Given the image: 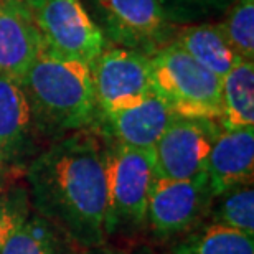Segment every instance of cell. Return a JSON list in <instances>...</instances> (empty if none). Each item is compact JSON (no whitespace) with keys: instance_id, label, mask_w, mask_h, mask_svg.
I'll return each instance as SVG.
<instances>
[{"instance_id":"cell-4","label":"cell","mask_w":254,"mask_h":254,"mask_svg":"<svg viewBox=\"0 0 254 254\" xmlns=\"http://www.w3.org/2000/svg\"><path fill=\"white\" fill-rule=\"evenodd\" d=\"M108 175V231L145 226L147 203L155 179L154 152L106 142Z\"/></svg>"},{"instance_id":"cell-5","label":"cell","mask_w":254,"mask_h":254,"mask_svg":"<svg viewBox=\"0 0 254 254\" xmlns=\"http://www.w3.org/2000/svg\"><path fill=\"white\" fill-rule=\"evenodd\" d=\"M32 17L43 48L60 58L93 64L106 37L81 0H38Z\"/></svg>"},{"instance_id":"cell-22","label":"cell","mask_w":254,"mask_h":254,"mask_svg":"<svg viewBox=\"0 0 254 254\" xmlns=\"http://www.w3.org/2000/svg\"><path fill=\"white\" fill-rule=\"evenodd\" d=\"M0 2H7V3H12L15 7H20L23 10H27V12L32 13V10L35 5L38 3V0H0Z\"/></svg>"},{"instance_id":"cell-3","label":"cell","mask_w":254,"mask_h":254,"mask_svg":"<svg viewBox=\"0 0 254 254\" xmlns=\"http://www.w3.org/2000/svg\"><path fill=\"white\" fill-rule=\"evenodd\" d=\"M149 60L155 94L175 116L221 119V78L175 43L157 48Z\"/></svg>"},{"instance_id":"cell-10","label":"cell","mask_w":254,"mask_h":254,"mask_svg":"<svg viewBox=\"0 0 254 254\" xmlns=\"http://www.w3.org/2000/svg\"><path fill=\"white\" fill-rule=\"evenodd\" d=\"M40 130L22 81L0 74V154L13 174H23L38 155Z\"/></svg>"},{"instance_id":"cell-11","label":"cell","mask_w":254,"mask_h":254,"mask_svg":"<svg viewBox=\"0 0 254 254\" xmlns=\"http://www.w3.org/2000/svg\"><path fill=\"white\" fill-rule=\"evenodd\" d=\"M174 116L159 96L152 94L129 108L101 114L98 123L101 124V132L109 140L132 149L152 150Z\"/></svg>"},{"instance_id":"cell-21","label":"cell","mask_w":254,"mask_h":254,"mask_svg":"<svg viewBox=\"0 0 254 254\" xmlns=\"http://www.w3.org/2000/svg\"><path fill=\"white\" fill-rule=\"evenodd\" d=\"M165 2L180 5V7H191V8H211V7H221L228 3L230 0H165Z\"/></svg>"},{"instance_id":"cell-1","label":"cell","mask_w":254,"mask_h":254,"mask_svg":"<svg viewBox=\"0 0 254 254\" xmlns=\"http://www.w3.org/2000/svg\"><path fill=\"white\" fill-rule=\"evenodd\" d=\"M30 205L79 250L106 245V144L89 129L53 140L25 169Z\"/></svg>"},{"instance_id":"cell-19","label":"cell","mask_w":254,"mask_h":254,"mask_svg":"<svg viewBox=\"0 0 254 254\" xmlns=\"http://www.w3.org/2000/svg\"><path fill=\"white\" fill-rule=\"evenodd\" d=\"M228 43L241 60L254 58V0H236L220 23Z\"/></svg>"},{"instance_id":"cell-23","label":"cell","mask_w":254,"mask_h":254,"mask_svg":"<svg viewBox=\"0 0 254 254\" xmlns=\"http://www.w3.org/2000/svg\"><path fill=\"white\" fill-rule=\"evenodd\" d=\"M129 254H164V253L157 251L155 248L150 245H139V246H135Z\"/></svg>"},{"instance_id":"cell-2","label":"cell","mask_w":254,"mask_h":254,"mask_svg":"<svg viewBox=\"0 0 254 254\" xmlns=\"http://www.w3.org/2000/svg\"><path fill=\"white\" fill-rule=\"evenodd\" d=\"M22 84L40 135H53L57 140L98 123L91 64L60 58L42 48Z\"/></svg>"},{"instance_id":"cell-15","label":"cell","mask_w":254,"mask_h":254,"mask_svg":"<svg viewBox=\"0 0 254 254\" xmlns=\"http://www.w3.org/2000/svg\"><path fill=\"white\" fill-rule=\"evenodd\" d=\"M170 254H254V236L220 223L203 221L177 238Z\"/></svg>"},{"instance_id":"cell-14","label":"cell","mask_w":254,"mask_h":254,"mask_svg":"<svg viewBox=\"0 0 254 254\" xmlns=\"http://www.w3.org/2000/svg\"><path fill=\"white\" fill-rule=\"evenodd\" d=\"M174 43L218 78L226 76L241 62V58L228 43L220 25L205 23L185 28L179 33Z\"/></svg>"},{"instance_id":"cell-7","label":"cell","mask_w":254,"mask_h":254,"mask_svg":"<svg viewBox=\"0 0 254 254\" xmlns=\"http://www.w3.org/2000/svg\"><path fill=\"white\" fill-rule=\"evenodd\" d=\"M104 37L144 55L164 47L170 18L162 0H88Z\"/></svg>"},{"instance_id":"cell-8","label":"cell","mask_w":254,"mask_h":254,"mask_svg":"<svg viewBox=\"0 0 254 254\" xmlns=\"http://www.w3.org/2000/svg\"><path fill=\"white\" fill-rule=\"evenodd\" d=\"M99 116L129 108L155 94L149 55L124 47L104 48L91 64Z\"/></svg>"},{"instance_id":"cell-16","label":"cell","mask_w":254,"mask_h":254,"mask_svg":"<svg viewBox=\"0 0 254 254\" xmlns=\"http://www.w3.org/2000/svg\"><path fill=\"white\" fill-rule=\"evenodd\" d=\"M223 129H243L254 126V64L241 60L221 78Z\"/></svg>"},{"instance_id":"cell-17","label":"cell","mask_w":254,"mask_h":254,"mask_svg":"<svg viewBox=\"0 0 254 254\" xmlns=\"http://www.w3.org/2000/svg\"><path fill=\"white\" fill-rule=\"evenodd\" d=\"M76 248L55 225L40 215H30L10 233L0 254H76Z\"/></svg>"},{"instance_id":"cell-13","label":"cell","mask_w":254,"mask_h":254,"mask_svg":"<svg viewBox=\"0 0 254 254\" xmlns=\"http://www.w3.org/2000/svg\"><path fill=\"white\" fill-rule=\"evenodd\" d=\"M42 48L32 13L0 2V74L22 81Z\"/></svg>"},{"instance_id":"cell-6","label":"cell","mask_w":254,"mask_h":254,"mask_svg":"<svg viewBox=\"0 0 254 254\" xmlns=\"http://www.w3.org/2000/svg\"><path fill=\"white\" fill-rule=\"evenodd\" d=\"M211 198L205 172L185 180L154 179L145 226L154 238L177 240L206 220Z\"/></svg>"},{"instance_id":"cell-18","label":"cell","mask_w":254,"mask_h":254,"mask_svg":"<svg viewBox=\"0 0 254 254\" xmlns=\"http://www.w3.org/2000/svg\"><path fill=\"white\" fill-rule=\"evenodd\" d=\"M230 226L254 236V189L253 184L236 187L213 196L206 220Z\"/></svg>"},{"instance_id":"cell-24","label":"cell","mask_w":254,"mask_h":254,"mask_svg":"<svg viewBox=\"0 0 254 254\" xmlns=\"http://www.w3.org/2000/svg\"><path fill=\"white\" fill-rule=\"evenodd\" d=\"M12 174H13V172L8 170V167L5 165V162H3L2 154H0V180H3L5 177H8V175H12Z\"/></svg>"},{"instance_id":"cell-20","label":"cell","mask_w":254,"mask_h":254,"mask_svg":"<svg viewBox=\"0 0 254 254\" xmlns=\"http://www.w3.org/2000/svg\"><path fill=\"white\" fill-rule=\"evenodd\" d=\"M30 196L27 182L12 174L0 180V248L15 228L30 216Z\"/></svg>"},{"instance_id":"cell-12","label":"cell","mask_w":254,"mask_h":254,"mask_svg":"<svg viewBox=\"0 0 254 254\" xmlns=\"http://www.w3.org/2000/svg\"><path fill=\"white\" fill-rule=\"evenodd\" d=\"M211 195L253 184L254 129H221L208 154L205 170Z\"/></svg>"},{"instance_id":"cell-9","label":"cell","mask_w":254,"mask_h":254,"mask_svg":"<svg viewBox=\"0 0 254 254\" xmlns=\"http://www.w3.org/2000/svg\"><path fill=\"white\" fill-rule=\"evenodd\" d=\"M221 129L220 121L174 116L152 149L155 179L185 180L201 174Z\"/></svg>"},{"instance_id":"cell-25","label":"cell","mask_w":254,"mask_h":254,"mask_svg":"<svg viewBox=\"0 0 254 254\" xmlns=\"http://www.w3.org/2000/svg\"><path fill=\"white\" fill-rule=\"evenodd\" d=\"M89 254H118L114 250H109V248H106L104 246H101V248H96V250H88Z\"/></svg>"}]
</instances>
